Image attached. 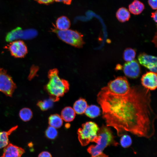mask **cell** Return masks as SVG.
<instances>
[{
	"mask_svg": "<svg viewBox=\"0 0 157 157\" xmlns=\"http://www.w3.org/2000/svg\"><path fill=\"white\" fill-rule=\"evenodd\" d=\"M97 101L106 126L115 129L118 136L127 132L147 138L154 135L157 115L151 105L149 90L134 86L126 94L118 95L103 87L97 95Z\"/></svg>",
	"mask_w": 157,
	"mask_h": 157,
	"instance_id": "1",
	"label": "cell"
},
{
	"mask_svg": "<svg viewBox=\"0 0 157 157\" xmlns=\"http://www.w3.org/2000/svg\"><path fill=\"white\" fill-rule=\"evenodd\" d=\"M58 71L57 69H50L48 73L49 81L45 86V89L50 95V98L55 101L59 100L68 91L69 84L66 80L59 76Z\"/></svg>",
	"mask_w": 157,
	"mask_h": 157,
	"instance_id": "2",
	"label": "cell"
},
{
	"mask_svg": "<svg viewBox=\"0 0 157 157\" xmlns=\"http://www.w3.org/2000/svg\"><path fill=\"white\" fill-rule=\"evenodd\" d=\"M99 139L96 145H91L88 147V151L92 157L102 153L104 149L110 145L117 146L118 143L115 140V136L109 127L102 125L98 132Z\"/></svg>",
	"mask_w": 157,
	"mask_h": 157,
	"instance_id": "3",
	"label": "cell"
},
{
	"mask_svg": "<svg viewBox=\"0 0 157 157\" xmlns=\"http://www.w3.org/2000/svg\"><path fill=\"white\" fill-rule=\"evenodd\" d=\"M99 128L97 124L92 122L83 124L78 130L79 140L82 146H85L90 142L97 143L99 139L98 132Z\"/></svg>",
	"mask_w": 157,
	"mask_h": 157,
	"instance_id": "4",
	"label": "cell"
},
{
	"mask_svg": "<svg viewBox=\"0 0 157 157\" xmlns=\"http://www.w3.org/2000/svg\"><path fill=\"white\" fill-rule=\"evenodd\" d=\"M52 31L57 34L60 39L66 43L77 48H81L84 44L83 35L76 31L71 29L60 30L54 26Z\"/></svg>",
	"mask_w": 157,
	"mask_h": 157,
	"instance_id": "5",
	"label": "cell"
},
{
	"mask_svg": "<svg viewBox=\"0 0 157 157\" xmlns=\"http://www.w3.org/2000/svg\"><path fill=\"white\" fill-rule=\"evenodd\" d=\"M131 87L125 77L119 76L110 81L106 86L103 88L113 94L123 95L128 93Z\"/></svg>",
	"mask_w": 157,
	"mask_h": 157,
	"instance_id": "6",
	"label": "cell"
},
{
	"mask_svg": "<svg viewBox=\"0 0 157 157\" xmlns=\"http://www.w3.org/2000/svg\"><path fill=\"white\" fill-rule=\"evenodd\" d=\"M16 88L10 76L5 70L0 68V91L8 97H12Z\"/></svg>",
	"mask_w": 157,
	"mask_h": 157,
	"instance_id": "7",
	"label": "cell"
},
{
	"mask_svg": "<svg viewBox=\"0 0 157 157\" xmlns=\"http://www.w3.org/2000/svg\"><path fill=\"white\" fill-rule=\"evenodd\" d=\"M11 55L17 58L24 57L27 53V49L24 42L20 40L11 42L5 47Z\"/></svg>",
	"mask_w": 157,
	"mask_h": 157,
	"instance_id": "8",
	"label": "cell"
},
{
	"mask_svg": "<svg viewBox=\"0 0 157 157\" xmlns=\"http://www.w3.org/2000/svg\"><path fill=\"white\" fill-rule=\"evenodd\" d=\"M123 69L125 75L131 78H136L140 73V66L136 60H133L125 63Z\"/></svg>",
	"mask_w": 157,
	"mask_h": 157,
	"instance_id": "9",
	"label": "cell"
},
{
	"mask_svg": "<svg viewBox=\"0 0 157 157\" xmlns=\"http://www.w3.org/2000/svg\"><path fill=\"white\" fill-rule=\"evenodd\" d=\"M138 59L139 63L141 65L147 68L151 72H156V57L142 53L139 55Z\"/></svg>",
	"mask_w": 157,
	"mask_h": 157,
	"instance_id": "10",
	"label": "cell"
},
{
	"mask_svg": "<svg viewBox=\"0 0 157 157\" xmlns=\"http://www.w3.org/2000/svg\"><path fill=\"white\" fill-rule=\"evenodd\" d=\"M31 33L29 29L23 30L19 27L13 30L7 34L6 40L7 42H11L19 39L29 40Z\"/></svg>",
	"mask_w": 157,
	"mask_h": 157,
	"instance_id": "11",
	"label": "cell"
},
{
	"mask_svg": "<svg viewBox=\"0 0 157 157\" xmlns=\"http://www.w3.org/2000/svg\"><path fill=\"white\" fill-rule=\"evenodd\" d=\"M141 82L143 86L149 90H155L157 86V78L156 73L147 72L144 74L141 78Z\"/></svg>",
	"mask_w": 157,
	"mask_h": 157,
	"instance_id": "12",
	"label": "cell"
},
{
	"mask_svg": "<svg viewBox=\"0 0 157 157\" xmlns=\"http://www.w3.org/2000/svg\"><path fill=\"white\" fill-rule=\"evenodd\" d=\"M25 152L23 149L9 142L4 147L3 153L1 157H21Z\"/></svg>",
	"mask_w": 157,
	"mask_h": 157,
	"instance_id": "13",
	"label": "cell"
},
{
	"mask_svg": "<svg viewBox=\"0 0 157 157\" xmlns=\"http://www.w3.org/2000/svg\"><path fill=\"white\" fill-rule=\"evenodd\" d=\"M18 128L16 126L8 131L0 132V149L4 147L9 143V136Z\"/></svg>",
	"mask_w": 157,
	"mask_h": 157,
	"instance_id": "14",
	"label": "cell"
},
{
	"mask_svg": "<svg viewBox=\"0 0 157 157\" xmlns=\"http://www.w3.org/2000/svg\"><path fill=\"white\" fill-rule=\"evenodd\" d=\"M144 8L143 3L138 0H134L129 6V11L134 15L141 13Z\"/></svg>",
	"mask_w": 157,
	"mask_h": 157,
	"instance_id": "15",
	"label": "cell"
},
{
	"mask_svg": "<svg viewBox=\"0 0 157 157\" xmlns=\"http://www.w3.org/2000/svg\"><path fill=\"white\" fill-rule=\"evenodd\" d=\"M71 25L69 19L65 16L58 17L56 22L55 27L60 30H65L69 29Z\"/></svg>",
	"mask_w": 157,
	"mask_h": 157,
	"instance_id": "16",
	"label": "cell"
},
{
	"mask_svg": "<svg viewBox=\"0 0 157 157\" xmlns=\"http://www.w3.org/2000/svg\"><path fill=\"white\" fill-rule=\"evenodd\" d=\"M75 116V113L73 109L70 107L64 108L61 113L63 119L66 122H70L73 120Z\"/></svg>",
	"mask_w": 157,
	"mask_h": 157,
	"instance_id": "17",
	"label": "cell"
},
{
	"mask_svg": "<svg viewBox=\"0 0 157 157\" xmlns=\"http://www.w3.org/2000/svg\"><path fill=\"white\" fill-rule=\"evenodd\" d=\"M88 106L86 101L84 99L81 98L75 102L73 109L76 113L81 114L85 113Z\"/></svg>",
	"mask_w": 157,
	"mask_h": 157,
	"instance_id": "18",
	"label": "cell"
},
{
	"mask_svg": "<svg viewBox=\"0 0 157 157\" xmlns=\"http://www.w3.org/2000/svg\"><path fill=\"white\" fill-rule=\"evenodd\" d=\"M116 17L120 22H124L128 21L130 17L129 11L126 8L121 7L119 8L116 13Z\"/></svg>",
	"mask_w": 157,
	"mask_h": 157,
	"instance_id": "19",
	"label": "cell"
},
{
	"mask_svg": "<svg viewBox=\"0 0 157 157\" xmlns=\"http://www.w3.org/2000/svg\"><path fill=\"white\" fill-rule=\"evenodd\" d=\"M49 124L50 126L56 129L60 127L63 124V119L58 114L51 115L49 119Z\"/></svg>",
	"mask_w": 157,
	"mask_h": 157,
	"instance_id": "20",
	"label": "cell"
},
{
	"mask_svg": "<svg viewBox=\"0 0 157 157\" xmlns=\"http://www.w3.org/2000/svg\"><path fill=\"white\" fill-rule=\"evenodd\" d=\"M85 113L87 116L93 118L99 115L100 110L98 106L92 105L87 106Z\"/></svg>",
	"mask_w": 157,
	"mask_h": 157,
	"instance_id": "21",
	"label": "cell"
},
{
	"mask_svg": "<svg viewBox=\"0 0 157 157\" xmlns=\"http://www.w3.org/2000/svg\"><path fill=\"white\" fill-rule=\"evenodd\" d=\"M19 115L20 118L23 121L27 122L29 121L32 118L33 113L29 108H24L20 110Z\"/></svg>",
	"mask_w": 157,
	"mask_h": 157,
	"instance_id": "22",
	"label": "cell"
},
{
	"mask_svg": "<svg viewBox=\"0 0 157 157\" xmlns=\"http://www.w3.org/2000/svg\"><path fill=\"white\" fill-rule=\"evenodd\" d=\"M54 101H55L53 99L50 97L49 99L43 101H39L37 105L41 110L44 111L51 108Z\"/></svg>",
	"mask_w": 157,
	"mask_h": 157,
	"instance_id": "23",
	"label": "cell"
},
{
	"mask_svg": "<svg viewBox=\"0 0 157 157\" xmlns=\"http://www.w3.org/2000/svg\"><path fill=\"white\" fill-rule=\"evenodd\" d=\"M136 52L135 50L131 48L126 49L124 52L123 58L124 60L127 62L133 60L135 57Z\"/></svg>",
	"mask_w": 157,
	"mask_h": 157,
	"instance_id": "24",
	"label": "cell"
},
{
	"mask_svg": "<svg viewBox=\"0 0 157 157\" xmlns=\"http://www.w3.org/2000/svg\"><path fill=\"white\" fill-rule=\"evenodd\" d=\"M45 135L48 138L54 139L57 137L58 132L56 128L50 126L46 130Z\"/></svg>",
	"mask_w": 157,
	"mask_h": 157,
	"instance_id": "25",
	"label": "cell"
},
{
	"mask_svg": "<svg viewBox=\"0 0 157 157\" xmlns=\"http://www.w3.org/2000/svg\"><path fill=\"white\" fill-rule=\"evenodd\" d=\"M132 142L130 136L127 135H124L120 139V144L124 148L129 147L131 145Z\"/></svg>",
	"mask_w": 157,
	"mask_h": 157,
	"instance_id": "26",
	"label": "cell"
},
{
	"mask_svg": "<svg viewBox=\"0 0 157 157\" xmlns=\"http://www.w3.org/2000/svg\"><path fill=\"white\" fill-rule=\"evenodd\" d=\"M148 3L150 7L154 10L157 8V0H148Z\"/></svg>",
	"mask_w": 157,
	"mask_h": 157,
	"instance_id": "27",
	"label": "cell"
},
{
	"mask_svg": "<svg viewBox=\"0 0 157 157\" xmlns=\"http://www.w3.org/2000/svg\"><path fill=\"white\" fill-rule=\"evenodd\" d=\"M38 157H52L51 154L47 151H43L40 153Z\"/></svg>",
	"mask_w": 157,
	"mask_h": 157,
	"instance_id": "28",
	"label": "cell"
},
{
	"mask_svg": "<svg viewBox=\"0 0 157 157\" xmlns=\"http://www.w3.org/2000/svg\"><path fill=\"white\" fill-rule=\"evenodd\" d=\"M40 4H48L53 2L54 0H35Z\"/></svg>",
	"mask_w": 157,
	"mask_h": 157,
	"instance_id": "29",
	"label": "cell"
},
{
	"mask_svg": "<svg viewBox=\"0 0 157 157\" xmlns=\"http://www.w3.org/2000/svg\"><path fill=\"white\" fill-rule=\"evenodd\" d=\"M57 2H62L64 3L67 5H70L71 4L72 0H54Z\"/></svg>",
	"mask_w": 157,
	"mask_h": 157,
	"instance_id": "30",
	"label": "cell"
},
{
	"mask_svg": "<svg viewBox=\"0 0 157 157\" xmlns=\"http://www.w3.org/2000/svg\"><path fill=\"white\" fill-rule=\"evenodd\" d=\"M151 17L153 19L154 21L156 22H157V12L156 11L154 13H151Z\"/></svg>",
	"mask_w": 157,
	"mask_h": 157,
	"instance_id": "31",
	"label": "cell"
},
{
	"mask_svg": "<svg viewBox=\"0 0 157 157\" xmlns=\"http://www.w3.org/2000/svg\"><path fill=\"white\" fill-rule=\"evenodd\" d=\"M92 157H108L106 154L102 153Z\"/></svg>",
	"mask_w": 157,
	"mask_h": 157,
	"instance_id": "32",
	"label": "cell"
}]
</instances>
